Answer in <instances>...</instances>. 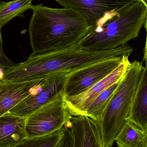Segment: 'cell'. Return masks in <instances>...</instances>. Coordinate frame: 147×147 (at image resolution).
<instances>
[{
	"label": "cell",
	"instance_id": "5b68a950",
	"mask_svg": "<svg viewBox=\"0 0 147 147\" xmlns=\"http://www.w3.org/2000/svg\"><path fill=\"white\" fill-rule=\"evenodd\" d=\"M71 116L65 101L63 89L27 117V136L35 137L56 132L63 127Z\"/></svg>",
	"mask_w": 147,
	"mask_h": 147
},
{
	"label": "cell",
	"instance_id": "e0dca14e",
	"mask_svg": "<svg viewBox=\"0 0 147 147\" xmlns=\"http://www.w3.org/2000/svg\"><path fill=\"white\" fill-rule=\"evenodd\" d=\"M64 133V127L51 133L27 137L16 147H57Z\"/></svg>",
	"mask_w": 147,
	"mask_h": 147
},
{
	"label": "cell",
	"instance_id": "7c38bea8",
	"mask_svg": "<svg viewBox=\"0 0 147 147\" xmlns=\"http://www.w3.org/2000/svg\"><path fill=\"white\" fill-rule=\"evenodd\" d=\"M26 118L9 112L0 117V147H16L27 137Z\"/></svg>",
	"mask_w": 147,
	"mask_h": 147
},
{
	"label": "cell",
	"instance_id": "ba28073f",
	"mask_svg": "<svg viewBox=\"0 0 147 147\" xmlns=\"http://www.w3.org/2000/svg\"><path fill=\"white\" fill-rule=\"evenodd\" d=\"M64 7L81 14L91 27L98 26L107 16L117 14L139 0H55ZM91 30V29H90Z\"/></svg>",
	"mask_w": 147,
	"mask_h": 147
},
{
	"label": "cell",
	"instance_id": "7a4b0ae2",
	"mask_svg": "<svg viewBox=\"0 0 147 147\" xmlns=\"http://www.w3.org/2000/svg\"><path fill=\"white\" fill-rule=\"evenodd\" d=\"M29 22L31 54L65 49L78 45L90 26L83 16L69 8H54L42 4L32 5Z\"/></svg>",
	"mask_w": 147,
	"mask_h": 147
},
{
	"label": "cell",
	"instance_id": "3957f363",
	"mask_svg": "<svg viewBox=\"0 0 147 147\" xmlns=\"http://www.w3.org/2000/svg\"><path fill=\"white\" fill-rule=\"evenodd\" d=\"M147 8L136 1L91 29L78 45L85 50L104 51L125 45L137 38L144 26Z\"/></svg>",
	"mask_w": 147,
	"mask_h": 147
},
{
	"label": "cell",
	"instance_id": "d6986e66",
	"mask_svg": "<svg viewBox=\"0 0 147 147\" xmlns=\"http://www.w3.org/2000/svg\"><path fill=\"white\" fill-rule=\"evenodd\" d=\"M144 27L146 28V45H145V48L144 50V58L143 60L145 61L146 64L147 63V16L145 21V23L144 25Z\"/></svg>",
	"mask_w": 147,
	"mask_h": 147
},
{
	"label": "cell",
	"instance_id": "2e32d148",
	"mask_svg": "<svg viewBox=\"0 0 147 147\" xmlns=\"http://www.w3.org/2000/svg\"><path fill=\"white\" fill-rule=\"evenodd\" d=\"M121 80L101 92L89 105L85 116L89 117L97 122L100 121Z\"/></svg>",
	"mask_w": 147,
	"mask_h": 147
},
{
	"label": "cell",
	"instance_id": "ffe728a7",
	"mask_svg": "<svg viewBox=\"0 0 147 147\" xmlns=\"http://www.w3.org/2000/svg\"><path fill=\"white\" fill-rule=\"evenodd\" d=\"M147 8V0H140Z\"/></svg>",
	"mask_w": 147,
	"mask_h": 147
},
{
	"label": "cell",
	"instance_id": "ac0fdd59",
	"mask_svg": "<svg viewBox=\"0 0 147 147\" xmlns=\"http://www.w3.org/2000/svg\"><path fill=\"white\" fill-rule=\"evenodd\" d=\"M2 28L0 27V67L6 68H9L15 64V63L11 61L5 54L3 48V41L2 38L1 29Z\"/></svg>",
	"mask_w": 147,
	"mask_h": 147
},
{
	"label": "cell",
	"instance_id": "8992f818",
	"mask_svg": "<svg viewBox=\"0 0 147 147\" xmlns=\"http://www.w3.org/2000/svg\"><path fill=\"white\" fill-rule=\"evenodd\" d=\"M124 56L100 61L69 72L65 83V96L80 94L103 79L119 65Z\"/></svg>",
	"mask_w": 147,
	"mask_h": 147
},
{
	"label": "cell",
	"instance_id": "277c9868",
	"mask_svg": "<svg viewBox=\"0 0 147 147\" xmlns=\"http://www.w3.org/2000/svg\"><path fill=\"white\" fill-rule=\"evenodd\" d=\"M144 69L142 63L140 61L135 60L130 64L102 118L97 122L102 134L103 147H112L127 123Z\"/></svg>",
	"mask_w": 147,
	"mask_h": 147
},
{
	"label": "cell",
	"instance_id": "9a60e30c",
	"mask_svg": "<svg viewBox=\"0 0 147 147\" xmlns=\"http://www.w3.org/2000/svg\"><path fill=\"white\" fill-rule=\"evenodd\" d=\"M33 0H13L0 1V27H2L16 16L24 17L26 10L31 9Z\"/></svg>",
	"mask_w": 147,
	"mask_h": 147
},
{
	"label": "cell",
	"instance_id": "6da1fadb",
	"mask_svg": "<svg viewBox=\"0 0 147 147\" xmlns=\"http://www.w3.org/2000/svg\"><path fill=\"white\" fill-rule=\"evenodd\" d=\"M133 51L127 44L104 51L85 50L77 45L65 49L31 54L25 62L6 68L0 80L25 82L44 79L57 72H72L100 61L130 55Z\"/></svg>",
	"mask_w": 147,
	"mask_h": 147
},
{
	"label": "cell",
	"instance_id": "52a82bcc",
	"mask_svg": "<svg viewBox=\"0 0 147 147\" xmlns=\"http://www.w3.org/2000/svg\"><path fill=\"white\" fill-rule=\"evenodd\" d=\"M69 72L53 73L43 79L38 89L24 98L12 108L9 113L27 117L34 111L51 101L64 89Z\"/></svg>",
	"mask_w": 147,
	"mask_h": 147
},
{
	"label": "cell",
	"instance_id": "5bb4252c",
	"mask_svg": "<svg viewBox=\"0 0 147 147\" xmlns=\"http://www.w3.org/2000/svg\"><path fill=\"white\" fill-rule=\"evenodd\" d=\"M119 147H147V132H142L127 122L115 139Z\"/></svg>",
	"mask_w": 147,
	"mask_h": 147
},
{
	"label": "cell",
	"instance_id": "9c48e42d",
	"mask_svg": "<svg viewBox=\"0 0 147 147\" xmlns=\"http://www.w3.org/2000/svg\"><path fill=\"white\" fill-rule=\"evenodd\" d=\"M129 56L125 55L121 63L110 74L84 92L72 96H65L66 106L71 116L85 115L89 105L101 92L123 77L131 64Z\"/></svg>",
	"mask_w": 147,
	"mask_h": 147
},
{
	"label": "cell",
	"instance_id": "4fadbf2b",
	"mask_svg": "<svg viewBox=\"0 0 147 147\" xmlns=\"http://www.w3.org/2000/svg\"><path fill=\"white\" fill-rule=\"evenodd\" d=\"M127 121L139 130L147 132V63L140 79Z\"/></svg>",
	"mask_w": 147,
	"mask_h": 147
},
{
	"label": "cell",
	"instance_id": "30bf717a",
	"mask_svg": "<svg viewBox=\"0 0 147 147\" xmlns=\"http://www.w3.org/2000/svg\"><path fill=\"white\" fill-rule=\"evenodd\" d=\"M63 127L71 138L74 147H103L98 124L89 117L71 116Z\"/></svg>",
	"mask_w": 147,
	"mask_h": 147
},
{
	"label": "cell",
	"instance_id": "8fae6325",
	"mask_svg": "<svg viewBox=\"0 0 147 147\" xmlns=\"http://www.w3.org/2000/svg\"><path fill=\"white\" fill-rule=\"evenodd\" d=\"M44 79L22 82L0 81V117L36 91Z\"/></svg>",
	"mask_w": 147,
	"mask_h": 147
}]
</instances>
